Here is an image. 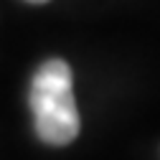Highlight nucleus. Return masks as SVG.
I'll list each match as a JSON object with an SVG mask.
<instances>
[{
	"mask_svg": "<svg viewBox=\"0 0 160 160\" xmlns=\"http://www.w3.org/2000/svg\"><path fill=\"white\" fill-rule=\"evenodd\" d=\"M36 132L46 145H69L79 135V109L71 94V69L61 58L41 64L31 84Z\"/></svg>",
	"mask_w": 160,
	"mask_h": 160,
	"instance_id": "nucleus-1",
	"label": "nucleus"
},
{
	"mask_svg": "<svg viewBox=\"0 0 160 160\" xmlns=\"http://www.w3.org/2000/svg\"><path fill=\"white\" fill-rule=\"evenodd\" d=\"M31 3H46V0H31Z\"/></svg>",
	"mask_w": 160,
	"mask_h": 160,
	"instance_id": "nucleus-2",
	"label": "nucleus"
}]
</instances>
